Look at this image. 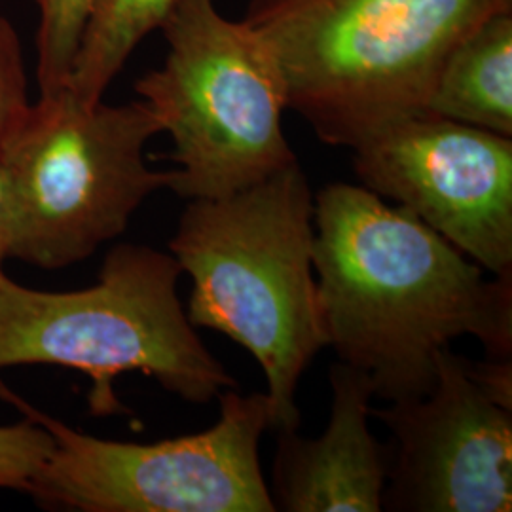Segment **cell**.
I'll return each mask as SVG.
<instances>
[{"label": "cell", "instance_id": "cell-7", "mask_svg": "<svg viewBox=\"0 0 512 512\" xmlns=\"http://www.w3.org/2000/svg\"><path fill=\"white\" fill-rule=\"evenodd\" d=\"M54 439V450L29 494L46 507L82 512H274L260 467L268 431L266 393L219 397L209 429L158 442L97 439L42 414L0 385Z\"/></svg>", "mask_w": 512, "mask_h": 512}, {"label": "cell", "instance_id": "cell-6", "mask_svg": "<svg viewBox=\"0 0 512 512\" xmlns=\"http://www.w3.org/2000/svg\"><path fill=\"white\" fill-rule=\"evenodd\" d=\"M162 124L145 101L92 107L71 93L38 99L4 150L14 203L10 256L57 270L126 232L173 171H152L145 147Z\"/></svg>", "mask_w": 512, "mask_h": 512}, {"label": "cell", "instance_id": "cell-8", "mask_svg": "<svg viewBox=\"0 0 512 512\" xmlns=\"http://www.w3.org/2000/svg\"><path fill=\"white\" fill-rule=\"evenodd\" d=\"M351 150L370 192L408 209L486 272H512V137L423 110Z\"/></svg>", "mask_w": 512, "mask_h": 512}, {"label": "cell", "instance_id": "cell-3", "mask_svg": "<svg viewBox=\"0 0 512 512\" xmlns=\"http://www.w3.org/2000/svg\"><path fill=\"white\" fill-rule=\"evenodd\" d=\"M512 0H251L243 21L272 48L287 105L351 148L427 110L448 55Z\"/></svg>", "mask_w": 512, "mask_h": 512}, {"label": "cell", "instance_id": "cell-10", "mask_svg": "<svg viewBox=\"0 0 512 512\" xmlns=\"http://www.w3.org/2000/svg\"><path fill=\"white\" fill-rule=\"evenodd\" d=\"M332 408L323 435L277 431L270 494L275 511L378 512L387 484V450L368 427L374 387L363 370L330 368Z\"/></svg>", "mask_w": 512, "mask_h": 512}, {"label": "cell", "instance_id": "cell-14", "mask_svg": "<svg viewBox=\"0 0 512 512\" xmlns=\"http://www.w3.org/2000/svg\"><path fill=\"white\" fill-rule=\"evenodd\" d=\"M52 450V435L37 421L0 425V488L29 492Z\"/></svg>", "mask_w": 512, "mask_h": 512}, {"label": "cell", "instance_id": "cell-11", "mask_svg": "<svg viewBox=\"0 0 512 512\" xmlns=\"http://www.w3.org/2000/svg\"><path fill=\"white\" fill-rule=\"evenodd\" d=\"M427 110L512 137V12L486 19L452 50Z\"/></svg>", "mask_w": 512, "mask_h": 512}, {"label": "cell", "instance_id": "cell-9", "mask_svg": "<svg viewBox=\"0 0 512 512\" xmlns=\"http://www.w3.org/2000/svg\"><path fill=\"white\" fill-rule=\"evenodd\" d=\"M372 416L393 437L382 511L511 512L512 406L480 382L471 359L442 349L427 395Z\"/></svg>", "mask_w": 512, "mask_h": 512}, {"label": "cell", "instance_id": "cell-1", "mask_svg": "<svg viewBox=\"0 0 512 512\" xmlns=\"http://www.w3.org/2000/svg\"><path fill=\"white\" fill-rule=\"evenodd\" d=\"M313 270L325 344L363 370L374 397L418 399L437 357L475 336L488 359L512 357V272L484 277L448 239L363 184L315 196Z\"/></svg>", "mask_w": 512, "mask_h": 512}, {"label": "cell", "instance_id": "cell-5", "mask_svg": "<svg viewBox=\"0 0 512 512\" xmlns=\"http://www.w3.org/2000/svg\"><path fill=\"white\" fill-rule=\"evenodd\" d=\"M160 31L164 65L135 92L173 139L169 190L213 200L296 162L283 131L285 78L255 29L224 18L213 0H179Z\"/></svg>", "mask_w": 512, "mask_h": 512}, {"label": "cell", "instance_id": "cell-13", "mask_svg": "<svg viewBox=\"0 0 512 512\" xmlns=\"http://www.w3.org/2000/svg\"><path fill=\"white\" fill-rule=\"evenodd\" d=\"M38 6L37 78L40 99L67 92L99 0H35Z\"/></svg>", "mask_w": 512, "mask_h": 512}, {"label": "cell", "instance_id": "cell-15", "mask_svg": "<svg viewBox=\"0 0 512 512\" xmlns=\"http://www.w3.org/2000/svg\"><path fill=\"white\" fill-rule=\"evenodd\" d=\"M31 107L18 33L0 16V154L18 137Z\"/></svg>", "mask_w": 512, "mask_h": 512}, {"label": "cell", "instance_id": "cell-16", "mask_svg": "<svg viewBox=\"0 0 512 512\" xmlns=\"http://www.w3.org/2000/svg\"><path fill=\"white\" fill-rule=\"evenodd\" d=\"M12 228H14V203H12V184L8 167L4 162V154H0V275L2 262L10 256V243H12Z\"/></svg>", "mask_w": 512, "mask_h": 512}, {"label": "cell", "instance_id": "cell-2", "mask_svg": "<svg viewBox=\"0 0 512 512\" xmlns=\"http://www.w3.org/2000/svg\"><path fill=\"white\" fill-rule=\"evenodd\" d=\"M315 198L293 162L230 196L190 200L169 253L192 277L188 321L238 342L266 376L268 429L300 425L296 391L325 344L313 270Z\"/></svg>", "mask_w": 512, "mask_h": 512}, {"label": "cell", "instance_id": "cell-12", "mask_svg": "<svg viewBox=\"0 0 512 512\" xmlns=\"http://www.w3.org/2000/svg\"><path fill=\"white\" fill-rule=\"evenodd\" d=\"M179 0H99L74 61L67 86L76 103L92 107L103 101L110 82L129 55L160 29Z\"/></svg>", "mask_w": 512, "mask_h": 512}, {"label": "cell", "instance_id": "cell-4", "mask_svg": "<svg viewBox=\"0 0 512 512\" xmlns=\"http://www.w3.org/2000/svg\"><path fill=\"white\" fill-rule=\"evenodd\" d=\"M175 256L122 243L99 281L82 291L44 293L0 275V368L55 365L92 380L93 416L126 408L114 380L126 372L154 378L186 403L207 404L238 380L205 348L177 293Z\"/></svg>", "mask_w": 512, "mask_h": 512}]
</instances>
